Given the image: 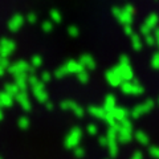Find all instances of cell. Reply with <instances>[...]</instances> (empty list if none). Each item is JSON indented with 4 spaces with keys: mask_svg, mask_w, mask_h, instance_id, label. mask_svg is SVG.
<instances>
[{
    "mask_svg": "<svg viewBox=\"0 0 159 159\" xmlns=\"http://www.w3.org/2000/svg\"><path fill=\"white\" fill-rule=\"evenodd\" d=\"M130 159H143V154H142V151H134V154L131 155Z\"/></svg>",
    "mask_w": 159,
    "mask_h": 159,
    "instance_id": "47",
    "label": "cell"
},
{
    "mask_svg": "<svg viewBox=\"0 0 159 159\" xmlns=\"http://www.w3.org/2000/svg\"><path fill=\"white\" fill-rule=\"evenodd\" d=\"M27 21H28L29 24H34V23L37 21V15L33 13V12H29V13L27 15Z\"/></svg>",
    "mask_w": 159,
    "mask_h": 159,
    "instance_id": "41",
    "label": "cell"
},
{
    "mask_svg": "<svg viewBox=\"0 0 159 159\" xmlns=\"http://www.w3.org/2000/svg\"><path fill=\"white\" fill-rule=\"evenodd\" d=\"M15 102V98L11 97L9 94H7L6 92H0V107H12Z\"/></svg>",
    "mask_w": 159,
    "mask_h": 159,
    "instance_id": "19",
    "label": "cell"
},
{
    "mask_svg": "<svg viewBox=\"0 0 159 159\" xmlns=\"http://www.w3.org/2000/svg\"><path fill=\"white\" fill-rule=\"evenodd\" d=\"M134 7L133 6H125L122 9H121V15H119V17L117 19L119 23L122 24L123 27L125 25H131L133 24V17H134Z\"/></svg>",
    "mask_w": 159,
    "mask_h": 159,
    "instance_id": "8",
    "label": "cell"
},
{
    "mask_svg": "<svg viewBox=\"0 0 159 159\" xmlns=\"http://www.w3.org/2000/svg\"><path fill=\"white\" fill-rule=\"evenodd\" d=\"M44 105H45L47 110H53V107H54V106H53V103H52V102H49V101H48L47 103H44Z\"/></svg>",
    "mask_w": 159,
    "mask_h": 159,
    "instance_id": "49",
    "label": "cell"
},
{
    "mask_svg": "<svg viewBox=\"0 0 159 159\" xmlns=\"http://www.w3.org/2000/svg\"><path fill=\"white\" fill-rule=\"evenodd\" d=\"M107 139V138H106ZM107 150H109V154H110L111 158H117L118 155V139H107Z\"/></svg>",
    "mask_w": 159,
    "mask_h": 159,
    "instance_id": "20",
    "label": "cell"
},
{
    "mask_svg": "<svg viewBox=\"0 0 159 159\" xmlns=\"http://www.w3.org/2000/svg\"><path fill=\"white\" fill-rule=\"evenodd\" d=\"M110 114L113 116V118L116 119V121L118 122V123H121V122H123L125 119H127L129 118V111L126 110V109H123V107H116V109H113V110L110 111Z\"/></svg>",
    "mask_w": 159,
    "mask_h": 159,
    "instance_id": "15",
    "label": "cell"
},
{
    "mask_svg": "<svg viewBox=\"0 0 159 159\" xmlns=\"http://www.w3.org/2000/svg\"><path fill=\"white\" fill-rule=\"evenodd\" d=\"M4 92H6L7 94H9V96H11V97H16L17 96V93L20 92L19 90V89H17V86L16 85H15V84H6V85H4Z\"/></svg>",
    "mask_w": 159,
    "mask_h": 159,
    "instance_id": "24",
    "label": "cell"
},
{
    "mask_svg": "<svg viewBox=\"0 0 159 159\" xmlns=\"http://www.w3.org/2000/svg\"><path fill=\"white\" fill-rule=\"evenodd\" d=\"M154 37H155V43H157V40H159V28H155V31H154Z\"/></svg>",
    "mask_w": 159,
    "mask_h": 159,
    "instance_id": "50",
    "label": "cell"
},
{
    "mask_svg": "<svg viewBox=\"0 0 159 159\" xmlns=\"http://www.w3.org/2000/svg\"><path fill=\"white\" fill-rule=\"evenodd\" d=\"M74 103L76 102L72 101V99H64V101H61V103H60V107H61L62 110H72Z\"/></svg>",
    "mask_w": 159,
    "mask_h": 159,
    "instance_id": "31",
    "label": "cell"
},
{
    "mask_svg": "<svg viewBox=\"0 0 159 159\" xmlns=\"http://www.w3.org/2000/svg\"><path fill=\"white\" fill-rule=\"evenodd\" d=\"M118 65H130V58H129L127 54H122V56L119 57Z\"/></svg>",
    "mask_w": 159,
    "mask_h": 159,
    "instance_id": "39",
    "label": "cell"
},
{
    "mask_svg": "<svg viewBox=\"0 0 159 159\" xmlns=\"http://www.w3.org/2000/svg\"><path fill=\"white\" fill-rule=\"evenodd\" d=\"M0 159H2V157H0Z\"/></svg>",
    "mask_w": 159,
    "mask_h": 159,
    "instance_id": "53",
    "label": "cell"
},
{
    "mask_svg": "<svg viewBox=\"0 0 159 159\" xmlns=\"http://www.w3.org/2000/svg\"><path fill=\"white\" fill-rule=\"evenodd\" d=\"M73 152H74V157H76L77 159H81V158L85 157V148H82L80 146H77L76 148H73Z\"/></svg>",
    "mask_w": 159,
    "mask_h": 159,
    "instance_id": "34",
    "label": "cell"
},
{
    "mask_svg": "<svg viewBox=\"0 0 159 159\" xmlns=\"http://www.w3.org/2000/svg\"><path fill=\"white\" fill-rule=\"evenodd\" d=\"M7 72L12 76H16L19 73H27V74H34V69L31 66V64L24 61V60H19V61L13 62L9 65Z\"/></svg>",
    "mask_w": 159,
    "mask_h": 159,
    "instance_id": "3",
    "label": "cell"
},
{
    "mask_svg": "<svg viewBox=\"0 0 159 159\" xmlns=\"http://www.w3.org/2000/svg\"><path fill=\"white\" fill-rule=\"evenodd\" d=\"M131 47L134 51H141L142 47H143V41H142V39L141 36H139L138 33H133L131 34Z\"/></svg>",
    "mask_w": 159,
    "mask_h": 159,
    "instance_id": "23",
    "label": "cell"
},
{
    "mask_svg": "<svg viewBox=\"0 0 159 159\" xmlns=\"http://www.w3.org/2000/svg\"><path fill=\"white\" fill-rule=\"evenodd\" d=\"M123 32H125L126 36H131V34L134 33L133 32V27L131 25H125V27H123Z\"/></svg>",
    "mask_w": 159,
    "mask_h": 159,
    "instance_id": "46",
    "label": "cell"
},
{
    "mask_svg": "<svg viewBox=\"0 0 159 159\" xmlns=\"http://www.w3.org/2000/svg\"><path fill=\"white\" fill-rule=\"evenodd\" d=\"M0 65H2L7 70V69L9 68V65H11V62H9L8 58H2V57H0Z\"/></svg>",
    "mask_w": 159,
    "mask_h": 159,
    "instance_id": "43",
    "label": "cell"
},
{
    "mask_svg": "<svg viewBox=\"0 0 159 159\" xmlns=\"http://www.w3.org/2000/svg\"><path fill=\"white\" fill-rule=\"evenodd\" d=\"M68 74V72H66V69H65V65H61V66H58L57 69H56V72L53 73V76L56 77L57 80H61V78H64Z\"/></svg>",
    "mask_w": 159,
    "mask_h": 159,
    "instance_id": "28",
    "label": "cell"
},
{
    "mask_svg": "<svg viewBox=\"0 0 159 159\" xmlns=\"http://www.w3.org/2000/svg\"><path fill=\"white\" fill-rule=\"evenodd\" d=\"M98 143H99V146H102V147H107V139H106V135H101L98 138Z\"/></svg>",
    "mask_w": 159,
    "mask_h": 159,
    "instance_id": "44",
    "label": "cell"
},
{
    "mask_svg": "<svg viewBox=\"0 0 159 159\" xmlns=\"http://www.w3.org/2000/svg\"><path fill=\"white\" fill-rule=\"evenodd\" d=\"M81 138H82V130H81V127L74 126V127L70 129V131L68 133L64 145H65V147L69 148V150H73V148H76L78 146V143H80V141H81Z\"/></svg>",
    "mask_w": 159,
    "mask_h": 159,
    "instance_id": "2",
    "label": "cell"
},
{
    "mask_svg": "<svg viewBox=\"0 0 159 159\" xmlns=\"http://www.w3.org/2000/svg\"><path fill=\"white\" fill-rule=\"evenodd\" d=\"M118 69H119V74H121L122 81H131L134 77V72H133L131 65H118Z\"/></svg>",
    "mask_w": 159,
    "mask_h": 159,
    "instance_id": "16",
    "label": "cell"
},
{
    "mask_svg": "<svg viewBox=\"0 0 159 159\" xmlns=\"http://www.w3.org/2000/svg\"><path fill=\"white\" fill-rule=\"evenodd\" d=\"M88 113L90 114L92 117L98 118V119H102V121H103V118H105V116H106V111L103 110L101 106H94V105L88 107Z\"/></svg>",
    "mask_w": 159,
    "mask_h": 159,
    "instance_id": "18",
    "label": "cell"
},
{
    "mask_svg": "<svg viewBox=\"0 0 159 159\" xmlns=\"http://www.w3.org/2000/svg\"><path fill=\"white\" fill-rule=\"evenodd\" d=\"M72 111L74 113V116H76L77 118H82L84 116H85V110H84L82 106H80L78 103H74V106L72 109Z\"/></svg>",
    "mask_w": 159,
    "mask_h": 159,
    "instance_id": "29",
    "label": "cell"
},
{
    "mask_svg": "<svg viewBox=\"0 0 159 159\" xmlns=\"http://www.w3.org/2000/svg\"><path fill=\"white\" fill-rule=\"evenodd\" d=\"M41 29L45 33L52 32L53 31V23L51 21V20H45V21H43V24H41Z\"/></svg>",
    "mask_w": 159,
    "mask_h": 159,
    "instance_id": "32",
    "label": "cell"
},
{
    "mask_svg": "<svg viewBox=\"0 0 159 159\" xmlns=\"http://www.w3.org/2000/svg\"><path fill=\"white\" fill-rule=\"evenodd\" d=\"M158 21H159V17H158V15L157 13H150L148 16L146 17V20H145V25L146 27H148L152 31V29H155L157 28V25H158Z\"/></svg>",
    "mask_w": 159,
    "mask_h": 159,
    "instance_id": "22",
    "label": "cell"
},
{
    "mask_svg": "<svg viewBox=\"0 0 159 159\" xmlns=\"http://www.w3.org/2000/svg\"><path fill=\"white\" fill-rule=\"evenodd\" d=\"M119 88H121L122 93L131 94V96H141V94L145 92V88H143L138 81H134V82H131V81H123L121 85H119Z\"/></svg>",
    "mask_w": 159,
    "mask_h": 159,
    "instance_id": "5",
    "label": "cell"
},
{
    "mask_svg": "<svg viewBox=\"0 0 159 159\" xmlns=\"http://www.w3.org/2000/svg\"><path fill=\"white\" fill-rule=\"evenodd\" d=\"M101 107H102L106 113H110L113 109H116V107H117L116 97H114L113 94H107V96L105 97V99H103V105H102Z\"/></svg>",
    "mask_w": 159,
    "mask_h": 159,
    "instance_id": "17",
    "label": "cell"
},
{
    "mask_svg": "<svg viewBox=\"0 0 159 159\" xmlns=\"http://www.w3.org/2000/svg\"><path fill=\"white\" fill-rule=\"evenodd\" d=\"M105 77H106V81L110 84L111 86H114V88L119 86V85H121V84L123 82V81H122V78H121V74H119L118 65L113 66L110 70H107V72L105 73Z\"/></svg>",
    "mask_w": 159,
    "mask_h": 159,
    "instance_id": "9",
    "label": "cell"
},
{
    "mask_svg": "<svg viewBox=\"0 0 159 159\" xmlns=\"http://www.w3.org/2000/svg\"><path fill=\"white\" fill-rule=\"evenodd\" d=\"M41 65H43V57L40 56V54H33L32 58H31V66L33 69H36Z\"/></svg>",
    "mask_w": 159,
    "mask_h": 159,
    "instance_id": "26",
    "label": "cell"
},
{
    "mask_svg": "<svg viewBox=\"0 0 159 159\" xmlns=\"http://www.w3.org/2000/svg\"><path fill=\"white\" fill-rule=\"evenodd\" d=\"M24 21H25V19H24V16H23L21 13H15L13 16L8 20L7 27H8L9 31L15 33V32H17V31H20V29H21Z\"/></svg>",
    "mask_w": 159,
    "mask_h": 159,
    "instance_id": "10",
    "label": "cell"
},
{
    "mask_svg": "<svg viewBox=\"0 0 159 159\" xmlns=\"http://www.w3.org/2000/svg\"><path fill=\"white\" fill-rule=\"evenodd\" d=\"M49 16H51V21L52 23H56V24L61 23V20H62L61 13H60L57 9H52V11L49 12Z\"/></svg>",
    "mask_w": 159,
    "mask_h": 159,
    "instance_id": "27",
    "label": "cell"
},
{
    "mask_svg": "<svg viewBox=\"0 0 159 159\" xmlns=\"http://www.w3.org/2000/svg\"><path fill=\"white\" fill-rule=\"evenodd\" d=\"M15 101H16L24 111H31L32 110V103L29 101L28 93L27 92H19L17 96L15 97Z\"/></svg>",
    "mask_w": 159,
    "mask_h": 159,
    "instance_id": "11",
    "label": "cell"
},
{
    "mask_svg": "<svg viewBox=\"0 0 159 159\" xmlns=\"http://www.w3.org/2000/svg\"><path fill=\"white\" fill-rule=\"evenodd\" d=\"M4 73H6V69H4L2 65H0V77H3V76H4Z\"/></svg>",
    "mask_w": 159,
    "mask_h": 159,
    "instance_id": "51",
    "label": "cell"
},
{
    "mask_svg": "<svg viewBox=\"0 0 159 159\" xmlns=\"http://www.w3.org/2000/svg\"><path fill=\"white\" fill-rule=\"evenodd\" d=\"M86 131H88V134H90V135H96L98 133V127H97V125H94V123H89L86 127Z\"/></svg>",
    "mask_w": 159,
    "mask_h": 159,
    "instance_id": "37",
    "label": "cell"
},
{
    "mask_svg": "<svg viewBox=\"0 0 159 159\" xmlns=\"http://www.w3.org/2000/svg\"><path fill=\"white\" fill-rule=\"evenodd\" d=\"M32 93L36 101L40 102V103H47L49 101V96H48V92L45 90V84L44 82H37L36 85L32 88Z\"/></svg>",
    "mask_w": 159,
    "mask_h": 159,
    "instance_id": "7",
    "label": "cell"
},
{
    "mask_svg": "<svg viewBox=\"0 0 159 159\" xmlns=\"http://www.w3.org/2000/svg\"><path fill=\"white\" fill-rule=\"evenodd\" d=\"M64 65H65V69H66L68 74H76V76H77L78 73H81L82 70H85L84 66L78 61H76V60H69V61L66 64H64Z\"/></svg>",
    "mask_w": 159,
    "mask_h": 159,
    "instance_id": "14",
    "label": "cell"
},
{
    "mask_svg": "<svg viewBox=\"0 0 159 159\" xmlns=\"http://www.w3.org/2000/svg\"><path fill=\"white\" fill-rule=\"evenodd\" d=\"M15 77V85L17 86V89L20 92H27V89H28V82H27V80H28V74L27 73H19L16 74V76H13Z\"/></svg>",
    "mask_w": 159,
    "mask_h": 159,
    "instance_id": "13",
    "label": "cell"
},
{
    "mask_svg": "<svg viewBox=\"0 0 159 159\" xmlns=\"http://www.w3.org/2000/svg\"><path fill=\"white\" fill-rule=\"evenodd\" d=\"M78 62L84 66V69H85V70H93V69L97 68L96 60H94L92 54H89V53L81 54V56H80V58H78Z\"/></svg>",
    "mask_w": 159,
    "mask_h": 159,
    "instance_id": "12",
    "label": "cell"
},
{
    "mask_svg": "<svg viewBox=\"0 0 159 159\" xmlns=\"http://www.w3.org/2000/svg\"><path fill=\"white\" fill-rule=\"evenodd\" d=\"M151 66L154 69H159V52L154 53L152 54V58H151Z\"/></svg>",
    "mask_w": 159,
    "mask_h": 159,
    "instance_id": "35",
    "label": "cell"
},
{
    "mask_svg": "<svg viewBox=\"0 0 159 159\" xmlns=\"http://www.w3.org/2000/svg\"><path fill=\"white\" fill-rule=\"evenodd\" d=\"M89 78H90V76H89V72H88V70H82L81 73L77 74V80H78V81L81 82V84H84V85L89 82Z\"/></svg>",
    "mask_w": 159,
    "mask_h": 159,
    "instance_id": "30",
    "label": "cell"
},
{
    "mask_svg": "<svg viewBox=\"0 0 159 159\" xmlns=\"http://www.w3.org/2000/svg\"><path fill=\"white\" fill-rule=\"evenodd\" d=\"M4 119V111H3V107H0V121Z\"/></svg>",
    "mask_w": 159,
    "mask_h": 159,
    "instance_id": "52",
    "label": "cell"
},
{
    "mask_svg": "<svg viewBox=\"0 0 159 159\" xmlns=\"http://www.w3.org/2000/svg\"><path fill=\"white\" fill-rule=\"evenodd\" d=\"M51 80H52V74L49 73V72L45 70V72H43V73H41V78H40V81H41V82L47 84V82L51 81Z\"/></svg>",
    "mask_w": 159,
    "mask_h": 159,
    "instance_id": "38",
    "label": "cell"
},
{
    "mask_svg": "<svg viewBox=\"0 0 159 159\" xmlns=\"http://www.w3.org/2000/svg\"><path fill=\"white\" fill-rule=\"evenodd\" d=\"M154 105H155L154 99H146L145 102H142V103H139V105H137L129 114L131 116L133 119H138L139 117H142L143 114H147L148 111H151Z\"/></svg>",
    "mask_w": 159,
    "mask_h": 159,
    "instance_id": "4",
    "label": "cell"
},
{
    "mask_svg": "<svg viewBox=\"0 0 159 159\" xmlns=\"http://www.w3.org/2000/svg\"><path fill=\"white\" fill-rule=\"evenodd\" d=\"M16 49V43L8 37L0 39V57L8 58Z\"/></svg>",
    "mask_w": 159,
    "mask_h": 159,
    "instance_id": "6",
    "label": "cell"
},
{
    "mask_svg": "<svg viewBox=\"0 0 159 159\" xmlns=\"http://www.w3.org/2000/svg\"><path fill=\"white\" fill-rule=\"evenodd\" d=\"M145 44H147L148 47H151L155 44V37H154V34H147V36H145Z\"/></svg>",
    "mask_w": 159,
    "mask_h": 159,
    "instance_id": "40",
    "label": "cell"
},
{
    "mask_svg": "<svg viewBox=\"0 0 159 159\" xmlns=\"http://www.w3.org/2000/svg\"><path fill=\"white\" fill-rule=\"evenodd\" d=\"M119 125H121V127H119V131H118V135H117L118 143H129L133 139V135H134L131 121L127 118L123 122L119 123Z\"/></svg>",
    "mask_w": 159,
    "mask_h": 159,
    "instance_id": "1",
    "label": "cell"
},
{
    "mask_svg": "<svg viewBox=\"0 0 159 159\" xmlns=\"http://www.w3.org/2000/svg\"><path fill=\"white\" fill-rule=\"evenodd\" d=\"M68 33H69V36H72V37H77L80 34V31H78V28L76 25H69L68 27Z\"/></svg>",
    "mask_w": 159,
    "mask_h": 159,
    "instance_id": "36",
    "label": "cell"
},
{
    "mask_svg": "<svg viewBox=\"0 0 159 159\" xmlns=\"http://www.w3.org/2000/svg\"><path fill=\"white\" fill-rule=\"evenodd\" d=\"M133 137L135 138V141H137V142H139V143H141V145H143V146H147L148 143H150V138H148L147 134H146L145 131H142V130L135 131Z\"/></svg>",
    "mask_w": 159,
    "mask_h": 159,
    "instance_id": "21",
    "label": "cell"
},
{
    "mask_svg": "<svg viewBox=\"0 0 159 159\" xmlns=\"http://www.w3.org/2000/svg\"><path fill=\"white\" fill-rule=\"evenodd\" d=\"M141 34H143V36H147V34H151V29L148 28V27H146L145 24L141 27Z\"/></svg>",
    "mask_w": 159,
    "mask_h": 159,
    "instance_id": "45",
    "label": "cell"
},
{
    "mask_svg": "<svg viewBox=\"0 0 159 159\" xmlns=\"http://www.w3.org/2000/svg\"><path fill=\"white\" fill-rule=\"evenodd\" d=\"M150 155L155 159H159V147H155V146L150 147Z\"/></svg>",
    "mask_w": 159,
    "mask_h": 159,
    "instance_id": "42",
    "label": "cell"
},
{
    "mask_svg": "<svg viewBox=\"0 0 159 159\" xmlns=\"http://www.w3.org/2000/svg\"><path fill=\"white\" fill-rule=\"evenodd\" d=\"M121 9H122V8H118V7H114V8H113V16L116 17V19L119 17V15H121Z\"/></svg>",
    "mask_w": 159,
    "mask_h": 159,
    "instance_id": "48",
    "label": "cell"
},
{
    "mask_svg": "<svg viewBox=\"0 0 159 159\" xmlns=\"http://www.w3.org/2000/svg\"><path fill=\"white\" fill-rule=\"evenodd\" d=\"M29 125H31V122H29V118L27 116L19 117V119H17V126H19L20 130H27V129L29 127Z\"/></svg>",
    "mask_w": 159,
    "mask_h": 159,
    "instance_id": "25",
    "label": "cell"
},
{
    "mask_svg": "<svg viewBox=\"0 0 159 159\" xmlns=\"http://www.w3.org/2000/svg\"><path fill=\"white\" fill-rule=\"evenodd\" d=\"M27 82H28V86L33 88L37 82H40V78L36 76V74H28V80H27Z\"/></svg>",
    "mask_w": 159,
    "mask_h": 159,
    "instance_id": "33",
    "label": "cell"
}]
</instances>
